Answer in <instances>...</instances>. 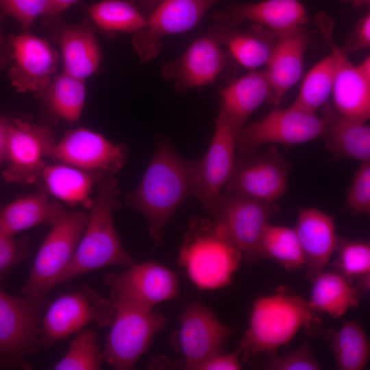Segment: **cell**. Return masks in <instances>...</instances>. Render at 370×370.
I'll use <instances>...</instances> for the list:
<instances>
[{"mask_svg": "<svg viewBox=\"0 0 370 370\" xmlns=\"http://www.w3.org/2000/svg\"><path fill=\"white\" fill-rule=\"evenodd\" d=\"M193 162L180 156L169 143L159 142L139 185L125 196L148 222L155 245L174 212L192 195Z\"/></svg>", "mask_w": 370, "mask_h": 370, "instance_id": "cell-1", "label": "cell"}, {"mask_svg": "<svg viewBox=\"0 0 370 370\" xmlns=\"http://www.w3.org/2000/svg\"><path fill=\"white\" fill-rule=\"evenodd\" d=\"M97 184L98 197L85 231L71 260L50 284L47 295L62 283L94 270L111 265L129 267L135 263L123 247L113 221V212L121 206L117 180L110 175Z\"/></svg>", "mask_w": 370, "mask_h": 370, "instance_id": "cell-2", "label": "cell"}, {"mask_svg": "<svg viewBox=\"0 0 370 370\" xmlns=\"http://www.w3.org/2000/svg\"><path fill=\"white\" fill-rule=\"evenodd\" d=\"M320 324L317 312L301 296L278 291L260 297L253 304L249 328L238 350L245 361L263 353L274 354L301 328L313 332Z\"/></svg>", "mask_w": 370, "mask_h": 370, "instance_id": "cell-3", "label": "cell"}, {"mask_svg": "<svg viewBox=\"0 0 370 370\" xmlns=\"http://www.w3.org/2000/svg\"><path fill=\"white\" fill-rule=\"evenodd\" d=\"M243 258L221 225L211 218H195L188 225L178 263L198 288L214 291L231 284Z\"/></svg>", "mask_w": 370, "mask_h": 370, "instance_id": "cell-4", "label": "cell"}, {"mask_svg": "<svg viewBox=\"0 0 370 370\" xmlns=\"http://www.w3.org/2000/svg\"><path fill=\"white\" fill-rule=\"evenodd\" d=\"M114 315L106 338L104 360L114 369L134 368L156 335L165 328L162 313L121 299H110Z\"/></svg>", "mask_w": 370, "mask_h": 370, "instance_id": "cell-5", "label": "cell"}, {"mask_svg": "<svg viewBox=\"0 0 370 370\" xmlns=\"http://www.w3.org/2000/svg\"><path fill=\"white\" fill-rule=\"evenodd\" d=\"M114 315L111 300L84 284L59 296L49 306L40 328V347L48 349L92 323L99 327L110 325Z\"/></svg>", "mask_w": 370, "mask_h": 370, "instance_id": "cell-6", "label": "cell"}, {"mask_svg": "<svg viewBox=\"0 0 370 370\" xmlns=\"http://www.w3.org/2000/svg\"><path fill=\"white\" fill-rule=\"evenodd\" d=\"M88 219V213L67 211L51 225L21 289L23 296L33 300L45 299L50 284L71 260Z\"/></svg>", "mask_w": 370, "mask_h": 370, "instance_id": "cell-7", "label": "cell"}, {"mask_svg": "<svg viewBox=\"0 0 370 370\" xmlns=\"http://www.w3.org/2000/svg\"><path fill=\"white\" fill-rule=\"evenodd\" d=\"M326 132L322 117L292 103L275 106L260 119L245 125L236 136V149L247 152L262 145L292 146L323 138Z\"/></svg>", "mask_w": 370, "mask_h": 370, "instance_id": "cell-8", "label": "cell"}, {"mask_svg": "<svg viewBox=\"0 0 370 370\" xmlns=\"http://www.w3.org/2000/svg\"><path fill=\"white\" fill-rule=\"evenodd\" d=\"M278 211L276 202L224 193L210 217L223 227L247 263L253 264L261 259L262 234L270 219Z\"/></svg>", "mask_w": 370, "mask_h": 370, "instance_id": "cell-9", "label": "cell"}, {"mask_svg": "<svg viewBox=\"0 0 370 370\" xmlns=\"http://www.w3.org/2000/svg\"><path fill=\"white\" fill-rule=\"evenodd\" d=\"M45 299L12 296L0 288V362L30 369L25 358L40 347V315Z\"/></svg>", "mask_w": 370, "mask_h": 370, "instance_id": "cell-10", "label": "cell"}, {"mask_svg": "<svg viewBox=\"0 0 370 370\" xmlns=\"http://www.w3.org/2000/svg\"><path fill=\"white\" fill-rule=\"evenodd\" d=\"M209 147L201 158L194 160L192 196L210 217L230 179L236 160V136L224 112L219 109Z\"/></svg>", "mask_w": 370, "mask_h": 370, "instance_id": "cell-11", "label": "cell"}, {"mask_svg": "<svg viewBox=\"0 0 370 370\" xmlns=\"http://www.w3.org/2000/svg\"><path fill=\"white\" fill-rule=\"evenodd\" d=\"M242 153L241 158H236L225 193L276 202L288 188L290 162L275 146L258 153Z\"/></svg>", "mask_w": 370, "mask_h": 370, "instance_id": "cell-12", "label": "cell"}, {"mask_svg": "<svg viewBox=\"0 0 370 370\" xmlns=\"http://www.w3.org/2000/svg\"><path fill=\"white\" fill-rule=\"evenodd\" d=\"M233 332L208 307L194 302L180 314L179 328L173 335V346L183 357L184 368L196 370L204 361L222 352Z\"/></svg>", "mask_w": 370, "mask_h": 370, "instance_id": "cell-13", "label": "cell"}, {"mask_svg": "<svg viewBox=\"0 0 370 370\" xmlns=\"http://www.w3.org/2000/svg\"><path fill=\"white\" fill-rule=\"evenodd\" d=\"M317 24L336 56V69L332 90L333 107L341 115L367 122L370 117V57L358 64L348 59L341 47L334 42L329 17L317 16Z\"/></svg>", "mask_w": 370, "mask_h": 370, "instance_id": "cell-14", "label": "cell"}, {"mask_svg": "<svg viewBox=\"0 0 370 370\" xmlns=\"http://www.w3.org/2000/svg\"><path fill=\"white\" fill-rule=\"evenodd\" d=\"M56 144L49 127L21 119L11 121L4 180L23 185L34 183L47 165L45 158L52 157Z\"/></svg>", "mask_w": 370, "mask_h": 370, "instance_id": "cell-15", "label": "cell"}, {"mask_svg": "<svg viewBox=\"0 0 370 370\" xmlns=\"http://www.w3.org/2000/svg\"><path fill=\"white\" fill-rule=\"evenodd\" d=\"M103 281L110 290V299H121L147 310L178 296V280L169 268L148 260L121 273H108Z\"/></svg>", "mask_w": 370, "mask_h": 370, "instance_id": "cell-16", "label": "cell"}, {"mask_svg": "<svg viewBox=\"0 0 370 370\" xmlns=\"http://www.w3.org/2000/svg\"><path fill=\"white\" fill-rule=\"evenodd\" d=\"M221 0H164L147 18V26L135 34L134 47L143 62L160 52L162 38L195 27L205 14Z\"/></svg>", "mask_w": 370, "mask_h": 370, "instance_id": "cell-17", "label": "cell"}, {"mask_svg": "<svg viewBox=\"0 0 370 370\" xmlns=\"http://www.w3.org/2000/svg\"><path fill=\"white\" fill-rule=\"evenodd\" d=\"M127 147L115 144L86 128L67 132L56 143L52 158L62 164L101 176L114 175L123 166Z\"/></svg>", "mask_w": 370, "mask_h": 370, "instance_id": "cell-18", "label": "cell"}, {"mask_svg": "<svg viewBox=\"0 0 370 370\" xmlns=\"http://www.w3.org/2000/svg\"><path fill=\"white\" fill-rule=\"evenodd\" d=\"M8 77L18 92H38L52 79L59 55L45 39L27 32L10 36Z\"/></svg>", "mask_w": 370, "mask_h": 370, "instance_id": "cell-19", "label": "cell"}, {"mask_svg": "<svg viewBox=\"0 0 370 370\" xmlns=\"http://www.w3.org/2000/svg\"><path fill=\"white\" fill-rule=\"evenodd\" d=\"M226 61L222 46L207 34L195 40L179 58L165 64L162 74L175 81L182 90L201 87L217 79Z\"/></svg>", "mask_w": 370, "mask_h": 370, "instance_id": "cell-20", "label": "cell"}, {"mask_svg": "<svg viewBox=\"0 0 370 370\" xmlns=\"http://www.w3.org/2000/svg\"><path fill=\"white\" fill-rule=\"evenodd\" d=\"M214 18L217 23L236 27L250 21L279 34L303 27L308 16L299 0H263L227 5L216 12Z\"/></svg>", "mask_w": 370, "mask_h": 370, "instance_id": "cell-21", "label": "cell"}, {"mask_svg": "<svg viewBox=\"0 0 370 370\" xmlns=\"http://www.w3.org/2000/svg\"><path fill=\"white\" fill-rule=\"evenodd\" d=\"M46 17L45 25L62 52L64 71L82 79L95 73L101 62V51L94 28L87 23L65 24L59 15Z\"/></svg>", "mask_w": 370, "mask_h": 370, "instance_id": "cell-22", "label": "cell"}, {"mask_svg": "<svg viewBox=\"0 0 370 370\" xmlns=\"http://www.w3.org/2000/svg\"><path fill=\"white\" fill-rule=\"evenodd\" d=\"M294 229L304 255L307 276L312 281L324 271L336 251L339 236L334 217L314 207L301 208Z\"/></svg>", "mask_w": 370, "mask_h": 370, "instance_id": "cell-23", "label": "cell"}, {"mask_svg": "<svg viewBox=\"0 0 370 370\" xmlns=\"http://www.w3.org/2000/svg\"><path fill=\"white\" fill-rule=\"evenodd\" d=\"M308 36L303 27L278 34V40L267 69L271 93L269 102L278 106L286 92L303 73Z\"/></svg>", "mask_w": 370, "mask_h": 370, "instance_id": "cell-24", "label": "cell"}, {"mask_svg": "<svg viewBox=\"0 0 370 370\" xmlns=\"http://www.w3.org/2000/svg\"><path fill=\"white\" fill-rule=\"evenodd\" d=\"M207 34L226 47L242 66L251 70L267 66L278 40V34L256 24L247 29L217 23Z\"/></svg>", "mask_w": 370, "mask_h": 370, "instance_id": "cell-25", "label": "cell"}, {"mask_svg": "<svg viewBox=\"0 0 370 370\" xmlns=\"http://www.w3.org/2000/svg\"><path fill=\"white\" fill-rule=\"evenodd\" d=\"M321 108L328 151L336 159L370 160L369 125L341 115L329 102Z\"/></svg>", "mask_w": 370, "mask_h": 370, "instance_id": "cell-26", "label": "cell"}, {"mask_svg": "<svg viewBox=\"0 0 370 370\" xmlns=\"http://www.w3.org/2000/svg\"><path fill=\"white\" fill-rule=\"evenodd\" d=\"M270 84L265 71L251 70L220 90V109L238 133L249 117L269 101Z\"/></svg>", "mask_w": 370, "mask_h": 370, "instance_id": "cell-27", "label": "cell"}, {"mask_svg": "<svg viewBox=\"0 0 370 370\" xmlns=\"http://www.w3.org/2000/svg\"><path fill=\"white\" fill-rule=\"evenodd\" d=\"M66 212L59 203L49 199L46 190H40L0 208V228L14 237L39 225H52Z\"/></svg>", "mask_w": 370, "mask_h": 370, "instance_id": "cell-28", "label": "cell"}, {"mask_svg": "<svg viewBox=\"0 0 370 370\" xmlns=\"http://www.w3.org/2000/svg\"><path fill=\"white\" fill-rule=\"evenodd\" d=\"M41 176L47 192L68 205L82 204L88 209L95 203L90 197L92 188L104 177L62 163L47 164Z\"/></svg>", "mask_w": 370, "mask_h": 370, "instance_id": "cell-29", "label": "cell"}, {"mask_svg": "<svg viewBox=\"0 0 370 370\" xmlns=\"http://www.w3.org/2000/svg\"><path fill=\"white\" fill-rule=\"evenodd\" d=\"M309 306L316 312L336 319L359 306L362 293L336 271H324L312 280Z\"/></svg>", "mask_w": 370, "mask_h": 370, "instance_id": "cell-30", "label": "cell"}, {"mask_svg": "<svg viewBox=\"0 0 370 370\" xmlns=\"http://www.w3.org/2000/svg\"><path fill=\"white\" fill-rule=\"evenodd\" d=\"M323 334L333 354L336 369L362 370L366 367L370 344L358 320L346 322L338 330L327 328Z\"/></svg>", "mask_w": 370, "mask_h": 370, "instance_id": "cell-31", "label": "cell"}, {"mask_svg": "<svg viewBox=\"0 0 370 370\" xmlns=\"http://www.w3.org/2000/svg\"><path fill=\"white\" fill-rule=\"evenodd\" d=\"M36 95L49 114L59 119L75 122L79 119L85 103L84 79L63 71L55 75Z\"/></svg>", "mask_w": 370, "mask_h": 370, "instance_id": "cell-32", "label": "cell"}, {"mask_svg": "<svg viewBox=\"0 0 370 370\" xmlns=\"http://www.w3.org/2000/svg\"><path fill=\"white\" fill-rule=\"evenodd\" d=\"M261 258L275 260L290 271L305 267L304 255L294 227L266 226L260 243Z\"/></svg>", "mask_w": 370, "mask_h": 370, "instance_id": "cell-33", "label": "cell"}, {"mask_svg": "<svg viewBox=\"0 0 370 370\" xmlns=\"http://www.w3.org/2000/svg\"><path fill=\"white\" fill-rule=\"evenodd\" d=\"M94 23L102 31L137 33L147 24L139 10L126 0H102L87 8Z\"/></svg>", "mask_w": 370, "mask_h": 370, "instance_id": "cell-34", "label": "cell"}, {"mask_svg": "<svg viewBox=\"0 0 370 370\" xmlns=\"http://www.w3.org/2000/svg\"><path fill=\"white\" fill-rule=\"evenodd\" d=\"M336 56L333 51L317 62L304 77L293 104L316 112L328 102L332 95L336 69Z\"/></svg>", "mask_w": 370, "mask_h": 370, "instance_id": "cell-35", "label": "cell"}, {"mask_svg": "<svg viewBox=\"0 0 370 370\" xmlns=\"http://www.w3.org/2000/svg\"><path fill=\"white\" fill-rule=\"evenodd\" d=\"M95 332L86 328L78 332L63 358L57 362L55 370H98L104 361Z\"/></svg>", "mask_w": 370, "mask_h": 370, "instance_id": "cell-36", "label": "cell"}, {"mask_svg": "<svg viewBox=\"0 0 370 370\" xmlns=\"http://www.w3.org/2000/svg\"><path fill=\"white\" fill-rule=\"evenodd\" d=\"M338 256L334 271L349 281L370 273V245L365 241H349L338 238L336 247Z\"/></svg>", "mask_w": 370, "mask_h": 370, "instance_id": "cell-37", "label": "cell"}, {"mask_svg": "<svg viewBox=\"0 0 370 370\" xmlns=\"http://www.w3.org/2000/svg\"><path fill=\"white\" fill-rule=\"evenodd\" d=\"M348 208L356 214H370V160L360 162L346 193Z\"/></svg>", "mask_w": 370, "mask_h": 370, "instance_id": "cell-38", "label": "cell"}, {"mask_svg": "<svg viewBox=\"0 0 370 370\" xmlns=\"http://www.w3.org/2000/svg\"><path fill=\"white\" fill-rule=\"evenodd\" d=\"M269 370H319L310 347V341L307 339L297 349L282 356L273 355L262 365Z\"/></svg>", "mask_w": 370, "mask_h": 370, "instance_id": "cell-39", "label": "cell"}, {"mask_svg": "<svg viewBox=\"0 0 370 370\" xmlns=\"http://www.w3.org/2000/svg\"><path fill=\"white\" fill-rule=\"evenodd\" d=\"M49 0H0V13L17 20L27 30L38 16L48 13Z\"/></svg>", "mask_w": 370, "mask_h": 370, "instance_id": "cell-40", "label": "cell"}, {"mask_svg": "<svg viewBox=\"0 0 370 370\" xmlns=\"http://www.w3.org/2000/svg\"><path fill=\"white\" fill-rule=\"evenodd\" d=\"M29 239L15 240L0 228V285L14 267L29 254Z\"/></svg>", "mask_w": 370, "mask_h": 370, "instance_id": "cell-41", "label": "cell"}, {"mask_svg": "<svg viewBox=\"0 0 370 370\" xmlns=\"http://www.w3.org/2000/svg\"><path fill=\"white\" fill-rule=\"evenodd\" d=\"M370 45V14L367 13L356 25L345 45L341 47L349 56Z\"/></svg>", "mask_w": 370, "mask_h": 370, "instance_id": "cell-42", "label": "cell"}, {"mask_svg": "<svg viewBox=\"0 0 370 370\" xmlns=\"http://www.w3.org/2000/svg\"><path fill=\"white\" fill-rule=\"evenodd\" d=\"M238 349L228 354H217L200 364L196 370H240L242 365Z\"/></svg>", "mask_w": 370, "mask_h": 370, "instance_id": "cell-43", "label": "cell"}, {"mask_svg": "<svg viewBox=\"0 0 370 370\" xmlns=\"http://www.w3.org/2000/svg\"><path fill=\"white\" fill-rule=\"evenodd\" d=\"M11 121L0 116V164L7 159L8 140Z\"/></svg>", "mask_w": 370, "mask_h": 370, "instance_id": "cell-44", "label": "cell"}, {"mask_svg": "<svg viewBox=\"0 0 370 370\" xmlns=\"http://www.w3.org/2000/svg\"><path fill=\"white\" fill-rule=\"evenodd\" d=\"M1 21L2 14L0 13V69H3L9 64L10 48L2 32Z\"/></svg>", "mask_w": 370, "mask_h": 370, "instance_id": "cell-45", "label": "cell"}, {"mask_svg": "<svg viewBox=\"0 0 370 370\" xmlns=\"http://www.w3.org/2000/svg\"><path fill=\"white\" fill-rule=\"evenodd\" d=\"M79 0H49L48 13L45 16H56L68 8L75 5Z\"/></svg>", "mask_w": 370, "mask_h": 370, "instance_id": "cell-46", "label": "cell"}, {"mask_svg": "<svg viewBox=\"0 0 370 370\" xmlns=\"http://www.w3.org/2000/svg\"><path fill=\"white\" fill-rule=\"evenodd\" d=\"M138 4L145 11H152L164 0H136Z\"/></svg>", "mask_w": 370, "mask_h": 370, "instance_id": "cell-47", "label": "cell"}, {"mask_svg": "<svg viewBox=\"0 0 370 370\" xmlns=\"http://www.w3.org/2000/svg\"><path fill=\"white\" fill-rule=\"evenodd\" d=\"M343 1L352 2L356 6L359 7L364 4L368 3L370 0H343Z\"/></svg>", "mask_w": 370, "mask_h": 370, "instance_id": "cell-48", "label": "cell"}]
</instances>
